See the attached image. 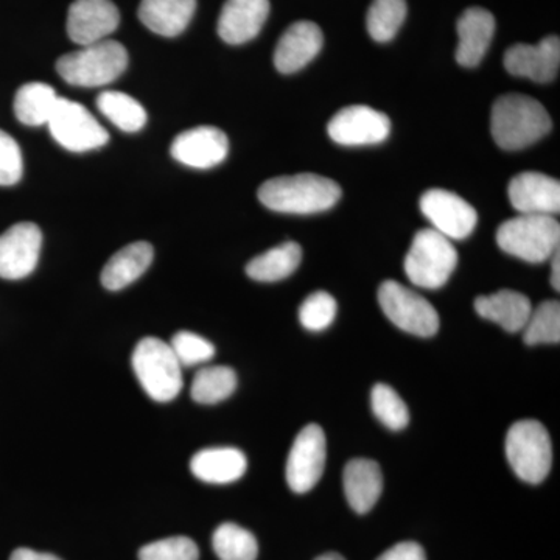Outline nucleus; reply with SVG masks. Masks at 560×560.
Returning a JSON list of instances; mask_svg holds the SVG:
<instances>
[{
	"instance_id": "nucleus-1",
	"label": "nucleus",
	"mask_w": 560,
	"mask_h": 560,
	"mask_svg": "<svg viewBox=\"0 0 560 560\" xmlns=\"http://www.w3.org/2000/svg\"><path fill=\"white\" fill-rule=\"evenodd\" d=\"M257 195L261 205L275 212L308 215L334 208L340 201L341 187L315 173H300L267 180Z\"/></svg>"
},
{
	"instance_id": "nucleus-2",
	"label": "nucleus",
	"mask_w": 560,
	"mask_h": 560,
	"mask_svg": "<svg viewBox=\"0 0 560 560\" xmlns=\"http://www.w3.org/2000/svg\"><path fill=\"white\" fill-rule=\"evenodd\" d=\"M551 117L536 98L508 94L493 103L490 131L503 150H522L551 131Z\"/></svg>"
},
{
	"instance_id": "nucleus-3",
	"label": "nucleus",
	"mask_w": 560,
	"mask_h": 560,
	"mask_svg": "<svg viewBox=\"0 0 560 560\" xmlns=\"http://www.w3.org/2000/svg\"><path fill=\"white\" fill-rule=\"evenodd\" d=\"M128 66V51L117 40L105 39L65 55L57 70L72 86H106L119 79Z\"/></svg>"
},
{
	"instance_id": "nucleus-4",
	"label": "nucleus",
	"mask_w": 560,
	"mask_h": 560,
	"mask_svg": "<svg viewBox=\"0 0 560 560\" xmlns=\"http://www.w3.org/2000/svg\"><path fill=\"white\" fill-rule=\"evenodd\" d=\"M500 249L529 264L550 260L560 249V224L555 217L521 213L497 231Z\"/></svg>"
},
{
	"instance_id": "nucleus-5",
	"label": "nucleus",
	"mask_w": 560,
	"mask_h": 560,
	"mask_svg": "<svg viewBox=\"0 0 560 560\" xmlns=\"http://www.w3.org/2000/svg\"><path fill=\"white\" fill-rule=\"evenodd\" d=\"M132 371L151 400L172 401L183 389V370L171 345L156 337L138 342L131 357Z\"/></svg>"
},
{
	"instance_id": "nucleus-6",
	"label": "nucleus",
	"mask_w": 560,
	"mask_h": 560,
	"mask_svg": "<svg viewBox=\"0 0 560 560\" xmlns=\"http://www.w3.org/2000/svg\"><path fill=\"white\" fill-rule=\"evenodd\" d=\"M458 265V253L451 238L434 230L415 235L405 257V272L412 285L436 290L444 287Z\"/></svg>"
},
{
	"instance_id": "nucleus-7",
	"label": "nucleus",
	"mask_w": 560,
	"mask_h": 560,
	"mask_svg": "<svg viewBox=\"0 0 560 560\" xmlns=\"http://www.w3.org/2000/svg\"><path fill=\"white\" fill-rule=\"evenodd\" d=\"M506 456L512 470L522 481L539 485L551 470L550 434L537 420L515 422L508 431Z\"/></svg>"
},
{
	"instance_id": "nucleus-8",
	"label": "nucleus",
	"mask_w": 560,
	"mask_h": 560,
	"mask_svg": "<svg viewBox=\"0 0 560 560\" xmlns=\"http://www.w3.org/2000/svg\"><path fill=\"white\" fill-rule=\"evenodd\" d=\"M378 304L390 323L407 334L430 338L440 330L436 308L425 298L396 280L382 283L378 289Z\"/></svg>"
},
{
	"instance_id": "nucleus-9",
	"label": "nucleus",
	"mask_w": 560,
	"mask_h": 560,
	"mask_svg": "<svg viewBox=\"0 0 560 560\" xmlns=\"http://www.w3.org/2000/svg\"><path fill=\"white\" fill-rule=\"evenodd\" d=\"M47 127L62 149L73 153L101 149L109 140L108 131L90 110L65 97L58 98Z\"/></svg>"
},
{
	"instance_id": "nucleus-10",
	"label": "nucleus",
	"mask_w": 560,
	"mask_h": 560,
	"mask_svg": "<svg viewBox=\"0 0 560 560\" xmlns=\"http://www.w3.org/2000/svg\"><path fill=\"white\" fill-rule=\"evenodd\" d=\"M327 441L316 423L304 427L298 434L287 459L285 477L290 489L305 493L315 488L326 469Z\"/></svg>"
},
{
	"instance_id": "nucleus-11",
	"label": "nucleus",
	"mask_w": 560,
	"mask_h": 560,
	"mask_svg": "<svg viewBox=\"0 0 560 560\" xmlns=\"http://www.w3.org/2000/svg\"><path fill=\"white\" fill-rule=\"evenodd\" d=\"M420 210L433 224V230L451 241H463L477 228V210L453 191L444 189L425 191L420 198Z\"/></svg>"
},
{
	"instance_id": "nucleus-12",
	"label": "nucleus",
	"mask_w": 560,
	"mask_h": 560,
	"mask_svg": "<svg viewBox=\"0 0 560 560\" xmlns=\"http://www.w3.org/2000/svg\"><path fill=\"white\" fill-rule=\"evenodd\" d=\"M330 139L346 147L375 145L388 139L390 120L381 110L353 105L342 108L329 121Z\"/></svg>"
},
{
	"instance_id": "nucleus-13",
	"label": "nucleus",
	"mask_w": 560,
	"mask_h": 560,
	"mask_svg": "<svg viewBox=\"0 0 560 560\" xmlns=\"http://www.w3.org/2000/svg\"><path fill=\"white\" fill-rule=\"evenodd\" d=\"M43 232L32 221H22L0 234V278L20 280L38 267Z\"/></svg>"
},
{
	"instance_id": "nucleus-14",
	"label": "nucleus",
	"mask_w": 560,
	"mask_h": 560,
	"mask_svg": "<svg viewBox=\"0 0 560 560\" xmlns=\"http://www.w3.org/2000/svg\"><path fill=\"white\" fill-rule=\"evenodd\" d=\"M171 153L173 160L180 164L206 171L226 160L230 153V140L220 128L202 125L176 136Z\"/></svg>"
},
{
	"instance_id": "nucleus-15",
	"label": "nucleus",
	"mask_w": 560,
	"mask_h": 560,
	"mask_svg": "<svg viewBox=\"0 0 560 560\" xmlns=\"http://www.w3.org/2000/svg\"><path fill=\"white\" fill-rule=\"evenodd\" d=\"M503 62L511 75L550 83L559 72L560 39L547 36L539 44H515L504 54Z\"/></svg>"
},
{
	"instance_id": "nucleus-16",
	"label": "nucleus",
	"mask_w": 560,
	"mask_h": 560,
	"mask_svg": "<svg viewBox=\"0 0 560 560\" xmlns=\"http://www.w3.org/2000/svg\"><path fill=\"white\" fill-rule=\"evenodd\" d=\"M119 9L110 0H75L68 14L69 38L91 46L108 38L119 27Z\"/></svg>"
},
{
	"instance_id": "nucleus-17",
	"label": "nucleus",
	"mask_w": 560,
	"mask_h": 560,
	"mask_svg": "<svg viewBox=\"0 0 560 560\" xmlns=\"http://www.w3.org/2000/svg\"><path fill=\"white\" fill-rule=\"evenodd\" d=\"M512 208L528 215L555 217L560 212V183L539 172H523L508 187Z\"/></svg>"
},
{
	"instance_id": "nucleus-18",
	"label": "nucleus",
	"mask_w": 560,
	"mask_h": 560,
	"mask_svg": "<svg viewBox=\"0 0 560 560\" xmlns=\"http://www.w3.org/2000/svg\"><path fill=\"white\" fill-rule=\"evenodd\" d=\"M324 36L319 25L298 21L280 36L275 50V66L280 73H294L308 65L323 49Z\"/></svg>"
},
{
	"instance_id": "nucleus-19",
	"label": "nucleus",
	"mask_w": 560,
	"mask_h": 560,
	"mask_svg": "<svg viewBox=\"0 0 560 560\" xmlns=\"http://www.w3.org/2000/svg\"><path fill=\"white\" fill-rule=\"evenodd\" d=\"M270 14V0H226L219 18V35L231 46L259 35Z\"/></svg>"
},
{
	"instance_id": "nucleus-20",
	"label": "nucleus",
	"mask_w": 560,
	"mask_h": 560,
	"mask_svg": "<svg viewBox=\"0 0 560 560\" xmlns=\"http://www.w3.org/2000/svg\"><path fill=\"white\" fill-rule=\"evenodd\" d=\"M456 31L459 36L456 61L463 68H475L480 65L492 43L495 18L481 7H471L460 14Z\"/></svg>"
},
{
	"instance_id": "nucleus-21",
	"label": "nucleus",
	"mask_w": 560,
	"mask_h": 560,
	"mask_svg": "<svg viewBox=\"0 0 560 560\" xmlns=\"http://www.w3.org/2000/svg\"><path fill=\"white\" fill-rule=\"evenodd\" d=\"M346 499L359 514H368L381 499L383 475L381 466L372 459H352L342 474Z\"/></svg>"
},
{
	"instance_id": "nucleus-22",
	"label": "nucleus",
	"mask_w": 560,
	"mask_h": 560,
	"mask_svg": "<svg viewBox=\"0 0 560 560\" xmlns=\"http://www.w3.org/2000/svg\"><path fill=\"white\" fill-rule=\"evenodd\" d=\"M248 469L245 453L238 448H206L190 459L194 477L209 485H231L241 480Z\"/></svg>"
},
{
	"instance_id": "nucleus-23",
	"label": "nucleus",
	"mask_w": 560,
	"mask_h": 560,
	"mask_svg": "<svg viewBox=\"0 0 560 560\" xmlns=\"http://www.w3.org/2000/svg\"><path fill=\"white\" fill-rule=\"evenodd\" d=\"M195 10L197 0H142L138 14L149 31L175 38L189 27Z\"/></svg>"
},
{
	"instance_id": "nucleus-24",
	"label": "nucleus",
	"mask_w": 560,
	"mask_h": 560,
	"mask_svg": "<svg viewBox=\"0 0 560 560\" xmlns=\"http://www.w3.org/2000/svg\"><path fill=\"white\" fill-rule=\"evenodd\" d=\"M475 311L481 318L499 324L510 334L525 329L533 305L525 294L514 290H500L475 301Z\"/></svg>"
},
{
	"instance_id": "nucleus-25",
	"label": "nucleus",
	"mask_w": 560,
	"mask_h": 560,
	"mask_svg": "<svg viewBox=\"0 0 560 560\" xmlns=\"http://www.w3.org/2000/svg\"><path fill=\"white\" fill-rule=\"evenodd\" d=\"M154 249L149 242H136L117 250L102 271L106 290L119 291L136 282L153 261Z\"/></svg>"
},
{
	"instance_id": "nucleus-26",
	"label": "nucleus",
	"mask_w": 560,
	"mask_h": 560,
	"mask_svg": "<svg viewBox=\"0 0 560 560\" xmlns=\"http://www.w3.org/2000/svg\"><path fill=\"white\" fill-rule=\"evenodd\" d=\"M301 260L302 248L296 242L282 243L254 257L246 265V275L257 282H278V280L290 278L300 267Z\"/></svg>"
},
{
	"instance_id": "nucleus-27",
	"label": "nucleus",
	"mask_w": 560,
	"mask_h": 560,
	"mask_svg": "<svg viewBox=\"0 0 560 560\" xmlns=\"http://www.w3.org/2000/svg\"><path fill=\"white\" fill-rule=\"evenodd\" d=\"M57 91L46 83H27L20 88L14 97V114L21 124L28 127L47 125L58 103Z\"/></svg>"
},
{
	"instance_id": "nucleus-28",
	"label": "nucleus",
	"mask_w": 560,
	"mask_h": 560,
	"mask_svg": "<svg viewBox=\"0 0 560 560\" xmlns=\"http://www.w3.org/2000/svg\"><path fill=\"white\" fill-rule=\"evenodd\" d=\"M103 116L125 132H138L145 127L147 113L131 95L119 91H105L97 97Z\"/></svg>"
},
{
	"instance_id": "nucleus-29",
	"label": "nucleus",
	"mask_w": 560,
	"mask_h": 560,
	"mask_svg": "<svg viewBox=\"0 0 560 560\" xmlns=\"http://www.w3.org/2000/svg\"><path fill=\"white\" fill-rule=\"evenodd\" d=\"M237 388V374L228 366H209L198 371L191 382V399L201 405L226 400Z\"/></svg>"
},
{
	"instance_id": "nucleus-30",
	"label": "nucleus",
	"mask_w": 560,
	"mask_h": 560,
	"mask_svg": "<svg viewBox=\"0 0 560 560\" xmlns=\"http://www.w3.org/2000/svg\"><path fill=\"white\" fill-rule=\"evenodd\" d=\"M212 545L220 560H256L259 555L254 534L235 523L220 525L213 533Z\"/></svg>"
},
{
	"instance_id": "nucleus-31",
	"label": "nucleus",
	"mask_w": 560,
	"mask_h": 560,
	"mask_svg": "<svg viewBox=\"0 0 560 560\" xmlns=\"http://www.w3.org/2000/svg\"><path fill=\"white\" fill-rule=\"evenodd\" d=\"M405 18L407 0H374L368 11V32L377 43H389L400 31Z\"/></svg>"
},
{
	"instance_id": "nucleus-32",
	"label": "nucleus",
	"mask_w": 560,
	"mask_h": 560,
	"mask_svg": "<svg viewBox=\"0 0 560 560\" xmlns=\"http://www.w3.org/2000/svg\"><path fill=\"white\" fill-rule=\"evenodd\" d=\"M523 331L526 345H558L560 341V304L559 301L541 302L536 311L530 312L528 323Z\"/></svg>"
},
{
	"instance_id": "nucleus-33",
	"label": "nucleus",
	"mask_w": 560,
	"mask_h": 560,
	"mask_svg": "<svg viewBox=\"0 0 560 560\" xmlns=\"http://www.w3.org/2000/svg\"><path fill=\"white\" fill-rule=\"evenodd\" d=\"M372 411L375 418L389 430L399 431L410 422V411L407 404L390 386L378 383L371 393Z\"/></svg>"
},
{
	"instance_id": "nucleus-34",
	"label": "nucleus",
	"mask_w": 560,
	"mask_h": 560,
	"mask_svg": "<svg viewBox=\"0 0 560 560\" xmlns=\"http://www.w3.org/2000/svg\"><path fill=\"white\" fill-rule=\"evenodd\" d=\"M338 305L335 298L326 291L311 294L300 308V320L311 331L326 330L337 316Z\"/></svg>"
},
{
	"instance_id": "nucleus-35",
	"label": "nucleus",
	"mask_w": 560,
	"mask_h": 560,
	"mask_svg": "<svg viewBox=\"0 0 560 560\" xmlns=\"http://www.w3.org/2000/svg\"><path fill=\"white\" fill-rule=\"evenodd\" d=\"M171 348L180 366H197V364L208 363L215 357L212 342L191 331H178L172 338Z\"/></svg>"
},
{
	"instance_id": "nucleus-36",
	"label": "nucleus",
	"mask_w": 560,
	"mask_h": 560,
	"mask_svg": "<svg viewBox=\"0 0 560 560\" xmlns=\"http://www.w3.org/2000/svg\"><path fill=\"white\" fill-rule=\"evenodd\" d=\"M200 550L189 537L176 536L140 548L139 560H198Z\"/></svg>"
},
{
	"instance_id": "nucleus-37",
	"label": "nucleus",
	"mask_w": 560,
	"mask_h": 560,
	"mask_svg": "<svg viewBox=\"0 0 560 560\" xmlns=\"http://www.w3.org/2000/svg\"><path fill=\"white\" fill-rule=\"evenodd\" d=\"M24 173V160L16 140L0 130V186H14Z\"/></svg>"
},
{
	"instance_id": "nucleus-38",
	"label": "nucleus",
	"mask_w": 560,
	"mask_h": 560,
	"mask_svg": "<svg viewBox=\"0 0 560 560\" xmlns=\"http://www.w3.org/2000/svg\"><path fill=\"white\" fill-rule=\"evenodd\" d=\"M377 560H427L425 551L416 541H401L383 552Z\"/></svg>"
},
{
	"instance_id": "nucleus-39",
	"label": "nucleus",
	"mask_w": 560,
	"mask_h": 560,
	"mask_svg": "<svg viewBox=\"0 0 560 560\" xmlns=\"http://www.w3.org/2000/svg\"><path fill=\"white\" fill-rule=\"evenodd\" d=\"M10 560H61L49 552L33 551L31 548H18L13 551Z\"/></svg>"
},
{
	"instance_id": "nucleus-40",
	"label": "nucleus",
	"mask_w": 560,
	"mask_h": 560,
	"mask_svg": "<svg viewBox=\"0 0 560 560\" xmlns=\"http://www.w3.org/2000/svg\"><path fill=\"white\" fill-rule=\"evenodd\" d=\"M560 249L551 257V285L556 291L560 290Z\"/></svg>"
},
{
	"instance_id": "nucleus-41",
	"label": "nucleus",
	"mask_w": 560,
	"mask_h": 560,
	"mask_svg": "<svg viewBox=\"0 0 560 560\" xmlns=\"http://www.w3.org/2000/svg\"><path fill=\"white\" fill-rule=\"evenodd\" d=\"M315 560H346L342 556L337 555V552H327V555L319 556L318 559Z\"/></svg>"
}]
</instances>
